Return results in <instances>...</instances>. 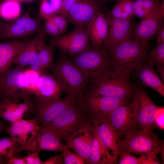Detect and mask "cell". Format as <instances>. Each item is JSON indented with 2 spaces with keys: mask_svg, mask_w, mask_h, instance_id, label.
I'll return each mask as SVG.
<instances>
[{
  "mask_svg": "<svg viewBox=\"0 0 164 164\" xmlns=\"http://www.w3.org/2000/svg\"><path fill=\"white\" fill-rule=\"evenodd\" d=\"M130 75L112 66L88 85L87 91L95 94L129 100L136 88L130 81Z\"/></svg>",
  "mask_w": 164,
  "mask_h": 164,
  "instance_id": "1",
  "label": "cell"
},
{
  "mask_svg": "<svg viewBox=\"0 0 164 164\" xmlns=\"http://www.w3.org/2000/svg\"><path fill=\"white\" fill-rule=\"evenodd\" d=\"M72 57L71 60L82 73L87 87L112 67L109 50L91 43Z\"/></svg>",
  "mask_w": 164,
  "mask_h": 164,
  "instance_id": "2",
  "label": "cell"
},
{
  "mask_svg": "<svg viewBox=\"0 0 164 164\" xmlns=\"http://www.w3.org/2000/svg\"><path fill=\"white\" fill-rule=\"evenodd\" d=\"M51 70L63 92L76 96L79 100L86 91L87 85L83 74L76 65L62 54Z\"/></svg>",
  "mask_w": 164,
  "mask_h": 164,
  "instance_id": "3",
  "label": "cell"
},
{
  "mask_svg": "<svg viewBox=\"0 0 164 164\" xmlns=\"http://www.w3.org/2000/svg\"><path fill=\"white\" fill-rule=\"evenodd\" d=\"M120 138L118 143L121 151H125L157 157L159 154L164 161L163 141L152 132L136 129L130 131Z\"/></svg>",
  "mask_w": 164,
  "mask_h": 164,
  "instance_id": "4",
  "label": "cell"
},
{
  "mask_svg": "<svg viewBox=\"0 0 164 164\" xmlns=\"http://www.w3.org/2000/svg\"><path fill=\"white\" fill-rule=\"evenodd\" d=\"M148 48L132 38L109 50L112 66L131 74L146 61Z\"/></svg>",
  "mask_w": 164,
  "mask_h": 164,
  "instance_id": "5",
  "label": "cell"
},
{
  "mask_svg": "<svg viewBox=\"0 0 164 164\" xmlns=\"http://www.w3.org/2000/svg\"><path fill=\"white\" fill-rule=\"evenodd\" d=\"M93 122L78 101L43 127L67 142L73 134Z\"/></svg>",
  "mask_w": 164,
  "mask_h": 164,
  "instance_id": "6",
  "label": "cell"
},
{
  "mask_svg": "<svg viewBox=\"0 0 164 164\" xmlns=\"http://www.w3.org/2000/svg\"><path fill=\"white\" fill-rule=\"evenodd\" d=\"M128 101L95 94L86 91L78 102L94 123L106 117L120 105Z\"/></svg>",
  "mask_w": 164,
  "mask_h": 164,
  "instance_id": "7",
  "label": "cell"
},
{
  "mask_svg": "<svg viewBox=\"0 0 164 164\" xmlns=\"http://www.w3.org/2000/svg\"><path fill=\"white\" fill-rule=\"evenodd\" d=\"M138 105L133 97L120 105L105 118L118 132L120 138L137 128Z\"/></svg>",
  "mask_w": 164,
  "mask_h": 164,
  "instance_id": "8",
  "label": "cell"
},
{
  "mask_svg": "<svg viewBox=\"0 0 164 164\" xmlns=\"http://www.w3.org/2000/svg\"><path fill=\"white\" fill-rule=\"evenodd\" d=\"M90 43L87 28L76 26L67 34L53 37L51 44L73 57L85 50Z\"/></svg>",
  "mask_w": 164,
  "mask_h": 164,
  "instance_id": "9",
  "label": "cell"
},
{
  "mask_svg": "<svg viewBox=\"0 0 164 164\" xmlns=\"http://www.w3.org/2000/svg\"><path fill=\"white\" fill-rule=\"evenodd\" d=\"M78 101L76 96L67 94L63 98L45 103L35 102L34 115L39 124L46 126L61 113Z\"/></svg>",
  "mask_w": 164,
  "mask_h": 164,
  "instance_id": "10",
  "label": "cell"
},
{
  "mask_svg": "<svg viewBox=\"0 0 164 164\" xmlns=\"http://www.w3.org/2000/svg\"><path fill=\"white\" fill-rule=\"evenodd\" d=\"M138 105L137 128L152 132L155 119L159 107L157 106L142 88L136 87L133 96Z\"/></svg>",
  "mask_w": 164,
  "mask_h": 164,
  "instance_id": "11",
  "label": "cell"
},
{
  "mask_svg": "<svg viewBox=\"0 0 164 164\" xmlns=\"http://www.w3.org/2000/svg\"><path fill=\"white\" fill-rule=\"evenodd\" d=\"M35 102L31 97L22 98H4L0 100V117L12 123L34 115Z\"/></svg>",
  "mask_w": 164,
  "mask_h": 164,
  "instance_id": "12",
  "label": "cell"
},
{
  "mask_svg": "<svg viewBox=\"0 0 164 164\" xmlns=\"http://www.w3.org/2000/svg\"><path fill=\"white\" fill-rule=\"evenodd\" d=\"M164 2H162L158 12L142 19L135 26L132 38L138 42L143 48H148L149 42L164 26Z\"/></svg>",
  "mask_w": 164,
  "mask_h": 164,
  "instance_id": "13",
  "label": "cell"
},
{
  "mask_svg": "<svg viewBox=\"0 0 164 164\" xmlns=\"http://www.w3.org/2000/svg\"><path fill=\"white\" fill-rule=\"evenodd\" d=\"M101 11V6L96 0H77L67 19L75 27L87 28L97 13Z\"/></svg>",
  "mask_w": 164,
  "mask_h": 164,
  "instance_id": "14",
  "label": "cell"
},
{
  "mask_svg": "<svg viewBox=\"0 0 164 164\" xmlns=\"http://www.w3.org/2000/svg\"><path fill=\"white\" fill-rule=\"evenodd\" d=\"M109 28L107 38L102 48L109 50L113 47L132 38L135 27L131 19H114L106 16Z\"/></svg>",
  "mask_w": 164,
  "mask_h": 164,
  "instance_id": "15",
  "label": "cell"
},
{
  "mask_svg": "<svg viewBox=\"0 0 164 164\" xmlns=\"http://www.w3.org/2000/svg\"><path fill=\"white\" fill-rule=\"evenodd\" d=\"M24 69L15 66L5 73L0 82V100L29 97L26 95L21 81Z\"/></svg>",
  "mask_w": 164,
  "mask_h": 164,
  "instance_id": "16",
  "label": "cell"
},
{
  "mask_svg": "<svg viewBox=\"0 0 164 164\" xmlns=\"http://www.w3.org/2000/svg\"><path fill=\"white\" fill-rule=\"evenodd\" d=\"M63 92L54 76L45 71L37 80L33 99L35 102L47 103L60 98Z\"/></svg>",
  "mask_w": 164,
  "mask_h": 164,
  "instance_id": "17",
  "label": "cell"
},
{
  "mask_svg": "<svg viewBox=\"0 0 164 164\" xmlns=\"http://www.w3.org/2000/svg\"><path fill=\"white\" fill-rule=\"evenodd\" d=\"M41 126L36 119L23 118L10 123L5 130L10 136L18 142L22 147V151L35 138Z\"/></svg>",
  "mask_w": 164,
  "mask_h": 164,
  "instance_id": "18",
  "label": "cell"
},
{
  "mask_svg": "<svg viewBox=\"0 0 164 164\" xmlns=\"http://www.w3.org/2000/svg\"><path fill=\"white\" fill-rule=\"evenodd\" d=\"M61 140L50 131L41 126L37 135L23 149L29 152L46 150L62 152L66 145Z\"/></svg>",
  "mask_w": 164,
  "mask_h": 164,
  "instance_id": "19",
  "label": "cell"
},
{
  "mask_svg": "<svg viewBox=\"0 0 164 164\" xmlns=\"http://www.w3.org/2000/svg\"><path fill=\"white\" fill-rule=\"evenodd\" d=\"M98 136L110 153L117 161L120 150L118 132L105 118H100L94 122Z\"/></svg>",
  "mask_w": 164,
  "mask_h": 164,
  "instance_id": "20",
  "label": "cell"
},
{
  "mask_svg": "<svg viewBox=\"0 0 164 164\" xmlns=\"http://www.w3.org/2000/svg\"><path fill=\"white\" fill-rule=\"evenodd\" d=\"M45 34L43 28L34 38L29 39L15 60L14 65L15 66L24 69L26 67L30 66L35 62L40 49L46 43Z\"/></svg>",
  "mask_w": 164,
  "mask_h": 164,
  "instance_id": "21",
  "label": "cell"
},
{
  "mask_svg": "<svg viewBox=\"0 0 164 164\" xmlns=\"http://www.w3.org/2000/svg\"><path fill=\"white\" fill-rule=\"evenodd\" d=\"M94 123L86 125L74 133L67 142L69 148L73 150L88 164L90 152L92 129Z\"/></svg>",
  "mask_w": 164,
  "mask_h": 164,
  "instance_id": "22",
  "label": "cell"
},
{
  "mask_svg": "<svg viewBox=\"0 0 164 164\" xmlns=\"http://www.w3.org/2000/svg\"><path fill=\"white\" fill-rule=\"evenodd\" d=\"M29 40L16 39L0 43V82L4 74L14 65L19 52Z\"/></svg>",
  "mask_w": 164,
  "mask_h": 164,
  "instance_id": "23",
  "label": "cell"
},
{
  "mask_svg": "<svg viewBox=\"0 0 164 164\" xmlns=\"http://www.w3.org/2000/svg\"><path fill=\"white\" fill-rule=\"evenodd\" d=\"M109 26L102 11L98 12L87 27L88 36L92 45L102 48L107 38Z\"/></svg>",
  "mask_w": 164,
  "mask_h": 164,
  "instance_id": "24",
  "label": "cell"
},
{
  "mask_svg": "<svg viewBox=\"0 0 164 164\" xmlns=\"http://www.w3.org/2000/svg\"><path fill=\"white\" fill-rule=\"evenodd\" d=\"M117 161L100 138L94 123L92 129L88 164H113Z\"/></svg>",
  "mask_w": 164,
  "mask_h": 164,
  "instance_id": "25",
  "label": "cell"
},
{
  "mask_svg": "<svg viewBox=\"0 0 164 164\" xmlns=\"http://www.w3.org/2000/svg\"><path fill=\"white\" fill-rule=\"evenodd\" d=\"M133 73L134 78L138 79L145 86L164 96L163 82L155 72L154 66L145 63Z\"/></svg>",
  "mask_w": 164,
  "mask_h": 164,
  "instance_id": "26",
  "label": "cell"
},
{
  "mask_svg": "<svg viewBox=\"0 0 164 164\" xmlns=\"http://www.w3.org/2000/svg\"><path fill=\"white\" fill-rule=\"evenodd\" d=\"M54 48L51 44L47 45L46 43H44L40 49L35 62L28 68L40 73L47 69L51 70L55 63L53 60Z\"/></svg>",
  "mask_w": 164,
  "mask_h": 164,
  "instance_id": "27",
  "label": "cell"
},
{
  "mask_svg": "<svg viewBox=\"0 0 164 164\" xmlns=\"http://www.w3.org/2000/svg\"><path fill=\"white\" fill-rule=\"evenodd\" d=\"M29 36L23 28L14 21L10 22L0 21V40L24 38Z\"/></svg>",
  "mask_w": 164,
  "mask_h": 164,
  "instance_id": "28",
  "label": "cell"
},
{
  "mask_svg": "<svg viewBox=\"0 0 164 164\" xmlns=\"http://www.w3.org/2000/svg\"><path fill=\"white\" fill-rule=\"evenodd\" d=\"M41 19L39 15L35 18L31 17L28 10L22 16L14 21L23 28L30 36L37 34L43 29L41 25Z\"/></svg>",
  "mask_w": 164,
  "mask_h": 164,
  "instance_id": "29",
  "label": "cell"
},
{
  "mask_svg": "<svg viewBox=\"0 0 164 164\" xmlns=\"http://www.w3.org/2000/svg\"><path fill=\"white\" fill-rule=\"evenodd\" d=\"M21 12L20 3L14 0H3L0 4V17L5 20H15Z\"/></svg>",
  "mask_w": 164,
  "mask_h": 164,
  "instance_id": "30",
  "label": "cell"
},
{
  "mask_svg": "<svg viewBox=\"0 0 164 164\" xmlns=\"http://www.w3.org/2000/svg\"><path fill=\"white\" fill-rule=\"evenodd\" d=\"M21 151V145L14 138L10 136L0 139V158L9 159Z\"/></svg>",
  "mask_w": 164,
  "mask_h": 164,
  "instance_id": "31",
  "label": "cell"
},
{
  "mask_svg": "<svg viewBox=\"0 0 164 164\" xmlns=\"http://www.w3.org/2000/svg\"><path fill=\"white\" fill-rule=\"evenodd\" d=\"M62 0H42L38 15L42 19L58 14L60 9Z\"/></svg>",
  "mask_w": 164,
  "mask_h": 164,
  "instance_id": "32",
  "label": "cell"
},
{
  "mask_svg": "<svg viewBox=\"0 0 164 164\" xmlns=\"http://www.w3.org/2000/svg\"><path fill=\"white\" fill-rule=\"evenodd\" d=\"M145 63L154 67L164 66V43L157 44L150 51Z\"/></svg>",
  "mask_w": 164,
  "mask_h": 164,
  "instance_id": "33",
  "label": "cell"
},
{
  "mask_svg": "<svg viewBox=\"0 0 164 164\" xmlns=\"http://www.w3.org/2000/svg\"><path fill=\"white\" fill-rule=\"evenodd\" d=\"M119 156V164H144L145 158V155L137 157L125 151H121Z\"/></svg>",
  "mask_w": 164,
  "mask_h": 164,
  "instance_id": "34",
  "label": "cell"
},
{
  "mask_svg": "<svg viewBox=\"0 0 164 164\" xmlns=\"http://www.w3.org/2000/svg\"><path fill=\"white\" fill-rule=\"evenodd\" d=\"M64 164H85V160L77 153L71 151L66 145L62 151Z\"/></svg>",
  "mask_w": 164,
  "mask_h": 164,
  "instance_id": "35",
  "label": "cell"
},
{
  "mask_svg": "<svg viewBox=\"0 0 164 164\" xmlns=\"http://www.w3.org/2000/svg\"><path fill=\"white\" fill-rule=\"evenodd\" d=\"M49 18L57 28L61 35L66 32L67 27V20L66 17L59 15L56 14Z\"/></svg>",
  "mask_w": 164,
  "mask_h": 164,
  "instance_id": "36",
  "label": "cell"
},
{
  "mask_svg": "<svg viewBox=\"0 0 164 164\" xmlns=\"http://www.w3.org/2000/svg\"><path fill=\"white\" fill-rule=\"evenodd\" d=\"M43 20L44 24V29L46 33L53 37L61 35L59 30L50 18H46Z\"/></svg>",
  "mask_w": 164,
  "mask_h": 164,
  "instance_id": "37",
  "label": "cell"
},
{
  "mask_svg": "<svg viewBox=\"0 0 164 164\" xmlns=\"http://www.w3.org/2000/svg\"><path fill=\"white\" fill-rule=\"evenodd\" d=\"M123 12L122 0H120L117 2L112 9L107 13L106 16L114 19H122Z\"/></svg>",
  "mask_w": 164,
  "mask_h": 164,
  "instance_id": "38",
  "label": "cell"
},
{
  "mask_svg": "<svg viewBox=\"0 0 164 164\" xmlns=\"http://www.w3.org/2000/svg\"><path fill=\"white\" fill-rule=\"evenodd\" d=\"M77 0H62L61 5L58 14L67 18V15Z\"/></svg>",
  "mask_w": 164,
  "mask_h": 164,
  "instance_id": "39",
  "label": "cell"
},
{
  "mask_svg": "<svg viewBox=\"0 0 164 164\" xmlns=\"http://www.w3.org/2000/svg\"><path fill=\"white\" fill-rule=\"evenodd\" d=\"M164 108L159 107L156 114L155 124V126L162 130L164 129Z\"/></svg>",
  "mask_w": 164,
  "mask_h": 164,
  "instance_id": "40",
  "label": "cell"
},
{
  "mask_svg": "<svg viewBox=\"0 0 164 164\" xmlns=\"http://www.w3.org/2000/svg\"><path fill=\"white\" fill-rule=\"evenodd\" d=\"M124 12L128 14L132 18L134 16V10L132 0H122Z\"/></svg>",
  "mask_w": 164,
  "mask_h": 164,
  "instance_id": "41",
  "label": "cell"
},
{
  "mask_svg": "<svg viewBox=\"0 0 164 164\" xmlns=\"http://www.w3.org/2000/svg\"><path fill=\"white\" fill-rule=\"evenodd\" d=\"M64 164L62 154L56 155L49 158L46 161H43V164Z\"/></svg>",
  "mask_w": 164,
  "mask_h": 164,
  "instance_id": "42",
  "label": "cell"
},
{
  "mask_svg": "<svg viewBox=\"0 0 164 164\" xmlns=\"http://www.w3.org/2000/svg\"><path fill=\"white\" fill-rule=\"evenodd\" d=\"M7 164H26V163L24 157H19L15 155L8 159Z\"/></svg>",
  "mask_w": 164,
  "mask_h": 164,
  "instance_id": "43",
  "label": "cell"
},
{
  "mask_svg": "<svg viewBox=\"0 0 164 164\" xmlns=\"http://www.w3.org/2000/svg\"><path fill=\"white\" fill-rule=\"evenodd\" d=\"M156 35V41L157 44L164 43V26L158 30Z\"/></svg>",
  "mask_w": 164,
  "mask_h": 164,
  "instance_id": "44",
  "label": "cell"
},
{
  "mask_svg": "<svg viewBox=\"0 0 164 164\" xmlns=\"http://www.w3.org/2000/svg\"><path fill=\"white\" fill-rule=\"evenodd\" d=\"M24 157L26 164H33L34 152L29 153L27 156Z\"/></svg>",
  "mask_w": 164,
  "mask_h": 164,
  "instance_id": "45",
  "label": "cell"
},
{
  "mask_svg": "<svg viewBox=\"0 0 164 164\" xmlns=\"http://www.w3.org/2000/svg\"><path fill=\"white\" fill-rule=\"evenodd\" d=\"M10 124L8 121L0 119V134L4 130H5Z\"/></svg>",
  "mask_w": 164,
  "mask_h": 164,
  "instance_id": "46",
  "label": "cell"
},
{
  "mask_svg": "<svg viewBox=\"0 0 164 164\" xmlns=\"http://www.w3.org/2000/svg\"><path fill=\"white\" fill-rule=\"evenodd\" d=\"M39 152H34V158L33 164H43V161H42L39 155Z\"/></svg>",
  "mask_w": 164,
  "mask_h": 164,
  "instance_id": "47",
  "label": "cell"
},
{
  "mask_svg": "<svg viewBox=\"0 0 164 164\" xmlns=\"http://www.w3.org/2000/svg\"><path fill=\"white\" fill-rule=\"evenodd\" d=\"M156 70L162 80H164V66L156 67Z\"/></svg>",
  "mask_w": 164,
  "mask_h": 164,
  "instance_id": "48",
  "label": "cell"
},
{
  "mask_svg": "<svg viewBox=\"0 0 164 164\" xmlns=\"http://www.w3.org/2000/svg\"><path fill=\"white\" fill-rule=\"evenodd\" d=\"M20 3H30L32 2L35 0H14Z\"/></svg>",
  "mask_w": 164,
  "mask_h": 164,
  "instance_id": "49",
  "label": "cell"
},
{
  "mask_svg": "<svg viewBox=\"0 0 164 164\" xmlns=\"http://www.w3.org/2000/svg\"><path fill=\"white\" fill-rule=\"evenodd\" d=\"M8 159L0 158V164H7Z\"/></svg>",
  "mask_w": 164,
  "mask_h": 164,
  "instance_id": "50",
  "label": "cell"
},
{
  "mask_svg": "<svg viewBox=\"0 0 164 164\" xmlns=\"http://www.w3.org/2000/svg\"><path fill=\"white\" fill-rule=\"evenodd\" d=\"M101 2H106V1H117V2L118 1L120 0H99Z\"/></svg>",
  "mask_w": 164,
  "mask_h": 164,
  "instance_id": "51",
  "label": "cell"
},
{
  "mask_svg": "<svg viewBox=\"0 0 164 164\" xmlns=\"http://www.w3.org/2000/svg\"><path fill=\"white\" fill-rule=\"evenodd\" d=\"M156 2H157L158 3H160L161 2H160L159 0H154Z\"/></svg>",
  "mask_w": 164,
  "mask_h": 164,
  "instance_id": "52",
  "label": "cell"
},
{
  "mask_svg": "<svg viewBox=\"0 0 164 164\" xmlns=\"http://www.w3.org/2000/svg\"><path fill=\"white\" fill-rule=\"evenodd\" d=\"M3 0H0V4Z\"/></svg>",
  "mask_w": 164,
  "mask_h": 164,
  "instance_id": "53",
  "label": "cell"
},
{
  "mask_svg": "<svg viewBox=\"0 0 164 164\" xmlns=\"http://www.w3.org/2000/svg\"><path fill=\"white\" fill-rule=\"evenodd\" d=\"M162 0V2H164V0Z\"/></svg>",
  "mask_w": 164,
  "mask_h": 164,
  "instance_id": "54",
  "label": "cell"
}]
</instances>
